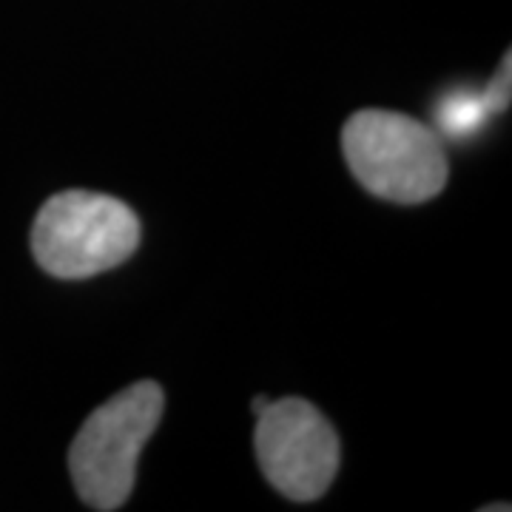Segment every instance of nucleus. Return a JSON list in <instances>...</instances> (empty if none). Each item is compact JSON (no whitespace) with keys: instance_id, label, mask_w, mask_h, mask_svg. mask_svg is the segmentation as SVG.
Masks as SVG:
<instances>
[{"instance_id":"20e7f679","label":"nucleus","mask_w":512,"mask_h":512,"mask_svg":"<svg viewBox=\"0 0 512 512\" xmlns=\"http://www.w3.org/2000/svg\"><path fill=\"white\" fill-rule=\"evenodd\" d=\"M259 470L276 493L311 504L328 493L342 464V441L325 413L299 396H285L256 413Z\"/></svg>"},{"instance_id":"39448f33","label":"nucleus","mask_w":512,"mask_h":512,"mask_svg":"<svg viewBox=\"0 0 512 512\" xmlns=\"http://www.w3.org/2000/svg\"><path fill=\"white\" fill-rule=\"evenodd\" d=\"M512 72H510V52L504 55V63L498 66L493 83L487 89H481L478 94H450L439 106V123L444 126L447 134H473L476 128H481L484 117L490 114H501L510 106L512 97Z\"/></svg>"},{"instance_id":"f03ea898","label":"nucleus","mask_w":512,"mask_h":512,"mask_svg":"<svg viewBox=\"0 0 512 512\" xmlns=\"http://www.w3.org/2000/svg\"><path fill=\"white\" fill-rule=\"evenodd\" d=\"M342 154L367 194L396 205H421L439 197L450 177L439 134L402 111L350 114L342 126Z\"/></svg>"},{"instance_id":"f257e3e1","label":"nucleus","mask_w":512,"mask_h":512,"mask_svg":"<svg viewBox=\"0 0 512 512\" xmlns=\"http://www.w3.org/2000/svg\"><path fill=\"white\" fill-rule=\"evenodd\" d=\"M163 410V387L143 379L114 393L83 421L66 464L74 490L89 510L114 512L131 498L143 447L157 433Z\"/></svg>"},{"instance_id":"423d86ee","label":"nucleus","mask_w":512,"mask_h":512,"mask_svg":"<svg viewBox=\"0 0 512 512\" xmlns=\"http://www.w3.org/2000/svg\"><path fill=\"white\" fill-rule=\"evenodd\" d=\"M271 402V399H268V396H256L254 402H251V410H254V416L256 413H262V410H265V404Z\"/></svg>"},{"instance_id":"7ed1b4c3","label":"nucleus","mask_w":512,"mask_h":512,"mask_svg":"<svg viewBox=\"0 0 512 512\" xmlns=\"http://www.w3.org/2000/svg\"><path fill=\"white\" fill-rule=\"evenodd\" d=\"M143 239L140 217L123 200L69 188L40 205L32 222V256L55 279H92L126 265Z\"/></svg>"}]
</instances>
